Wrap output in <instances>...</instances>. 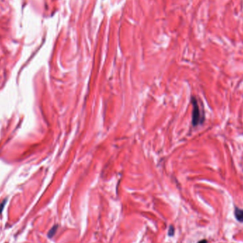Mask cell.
I'll return each mask as SVG.
<instances>
[{"label": "cell", "instance_id": "5", "mask_svg": "<svg viewBox=\"0 0 243 243\" xmlns=\"http://www.w3.org/2000/svg\"><path fill=\"white\" fill-rule=\"evenodd\" d=\"M5 203H6V201H4V202L2 203L0 205V214H1L2 212L4 207H5Z\"/></svg>", "mask_w": 243, "mask_h": 243}, {"label": "cell", "instance_id": "4", "mask_svg": "<svg viewBox=\"0 0 243 243\" xmlns=\"http://www.w3.org/2000/svg\"><path fill=\"white\" fill-rule=\"evenodd\" d=\"M168 235H169V236L174 235V227H173V226H170L169 229H168Z\"/></svg>", "mask_w": 243, "mask_h": 243}, {"label": "cell", "instance_id": "2", "mask_svg": "<svg viewBox=\"0 0 243 243\" xmlns=\"http://www.w3.org/2000/svg\"><path fill=\"white\" fill-rule=\"evenodd\" d=\"M234 216L236 219L240 223H243V210L242 209L235 208L234 210Z\"/></svg>", "mask_w": 243, "mask_h": 243}, {"label": "cell", "instance_id": "1", "mask_svg": "<svg viewBox=\"0 0 243 243\" xmlns=\"http://www.w3.org/2000/svg\"><path fill=\"white\" fill-rule=\"evenodd\" d=\"M192 103H193V116H192V123L193 126H197L200 122V109L198 106L197 100L195 98H192Z\"/></svg>", "mask_w": 243, "mask_h": 243}, {"label": "cell", "instance_id": "6", "mask_svg": "<svg viewBox=\"0 0 243 243\" xmlns=\"http://www.w3.org/2000/svg\"><path fill=\"white\" fill-rule=\"evenodd\" d=\"M198 243H208V242H207L206 240H202L199 241Z\"/></svg>", "mask_w": 243, "mask_h": 243}, {"label": "cell", "instance_id": "3", "mask_svg": "<svg viewBox=\"0 0 243 243\" xmlns=\"http://www.w3.org/2000/svg\"><path fill=\"white\" fill-rule=\"evenodd\" d=\"M57 229H58L57 225L54 226V227L51 228V230H50L49 232H48V237H49V238H52V237L55 234V233H56Z\"/></svg>", "mask_w": 243, "mask_h": 243}]
</instances>
